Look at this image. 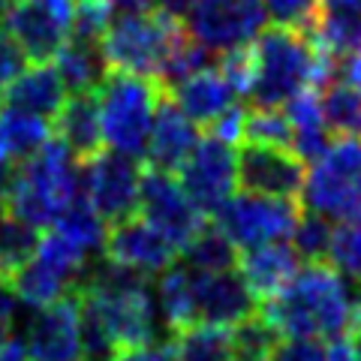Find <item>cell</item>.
I'll list each match as a JSON object with an SVG mask.
<instances>
[{"label": "cell", "mask_w": 361, "mask_h": 361, "mask_svg": "<svg viewBox=\"0 0 361 361\" xmlns=\"http://www.w3.org/2000/svg\"><path fill=\"white\" fill-rule=\"evenodd\" d=\"M172 353L175 361H232L229 349V331L217 325H184L172 331Z\"/></svg>", "instance_id": "28"}, {"label": "cell", "mask_w": 361, "mask_h": 361, "mask_svg": "<svg viewBox=\"0 0 361 361\" xmlns=\"http://www.w3.org/2000/svg\"><path fill=\"white\" fill-rule=\"evenodd\" d=\"M82 166V196L106 220V226L139 211L142 169L135 157L109 148L97 151Z\"/></svg>", "instance_id": "8"}, {"label": "cell", "mask_w": 361, "mask_h": 361, "mask_svg": "<svg viewBox=\"0 0 361 361\" xmlns=\"http://www.w3.org/2000/svg\"><path fill=\"white\" fill-rule=\"evenodd\" d=\"M298 214H301V205L295 199L262 196V193L241 190V193H232L226 199L211 217L238 250H250V247H259V244L289 238Z\"/></svg>", "instance_id": "7"}, {"label": "cell", "mask_w": 361, "mask_h": 361, "mask_svg": "<svg viewBox=\"0 0 361 361\" xmlns=\"http://www.w3.org/2000/svg\"><path fill=\"white\" fill-rule=\"evenodd\" d=\"M241 142L256 145H274V148H289L292 145V127L283 109H250L244 115Z\"/></svg>", "instance_id": "35"}, {"label": "cell", "mask_w": 361, "mask_h": 361, "mask_svg": "<svg viewBox=\"0 0 361 361\" xmlns=\"http://www.w3.org/2000/svg\"><path fill=\"white\" fill-rule=\"evenodd\" d=\"M184 33V25L166 13H118V18H109L106 33L99 39L103 58L109 70L157 78L175 49V42Z\"/></svg>", "instance_id": "5"}, {"label": "cell", "mask_w": 361, "mask_h": 361, "mask_svg": "<svg viewBox=\"0 0 361 361\" xmlns=\"http://www.w3.org/2000/svg\"><path fill=\"white\" fill-rule=\"evenodd\" d=\"M325 361H358L353 343H349V334L329 337V343H325Z\"/></svg>", "instance_id": "42"}, {"label": "cell", "mask_w": 361, "mask_h": 361, "mask_svg": "<svg viewBox=\"0 0 361 361\" xmlns=\"http://www.w3.org/2000/svg\"><path fill=\"white\" fill-rule=\"evenodd\" d=\"M331 78H343V82H349L361 94V51L343 54V58H334Z\"/></svg>", "instance_id": "41"}, {"label": "cell", "mask_w": 361, "mask_h": 361, "mask_svg": "<svg viewBox=\"0 0 361 361\" xmlns=\"http://www.w3.org/2000/svg\"><path fill=\"white\" fill-rule=\"evenodd\" d=\"M265 361H325V343L319 337H277Z\"/></svg>", "instance_id": "37"}, {"label": "cell", "mask_w": 361, "mask_h": 361, "mask_svg": "<svg viewBox=\"0 0 361 361\" xmlns=\"http://www.w3.org/2000/svg\"><path fill=\"white\" fill-rule=\"evenodd\" d=\"M70 13L73 9L54 6L49 0H16L0 16V25L27 61L42 63L54 61L70 37Z\"/></svg>", "instance_id": "12"}, {"label": "cell", "mask_w": 361, "mask_h": 361, "mask_svg": "<svg viewBox=\"0 0 361 361\" xmlns=\"http://www.w3.org/2000/svg\"><path fill=\"white\" fill-rule=\"evenodd\" d=\"M21 66H25V54L18 51V45L6 33H0V97H4L6 85L18 75Z\"/></svg>", "instance_id": "39"}, {"label": "cell", "mask_w": 361, "mask_h": 361, "mask_svg": "<svg viewBox=\"0 0 361 361\" xmlns=\"http://www.w3.org/2000/svg\"><path fill=\"white\" fill-rule=\"evenodd\" d=\"M0 361H30V355H27V349L18 337L6 334L4 341H0Z\"/></svg>", "instance_id": "43"}, {"label": "cell", "mask_w": 361, "mask_h": 361, "mask_svg": "<svg viewBox=\"0 0 361 361\" xmlns=\"http://www.w3.org/2000/svg\"><path fill=\"white\" fill-rule=\"evenodd\" d=\"M334 58L319 49L307 30L262 27L250 42V85L247 94L256 109H283L304 90H316L331 78Z\"/></svg>", "instance_id": "1"}, {"label": "cell", "mask_w": 361, "mask_h": 361, "mask_svg": "<svg viewBox=\"0 0 361 361\" xmlns=\"http://www.w3.org/2000/svg\"><path fill=\"white\" fill-rule=\"evenodd\" d=\"M331 229L334 226L329 223V217H322V214H316V211L298 214V220L289 232V244H292V250H295V256L304 259V262H322V259L329 256Z\"/></svg>", "instance_id": "34"}, {"label": "cell", "mask_w": 361, "mask_h": 361, "mask_svg": "<svg viewBox=\"0 0 361 361\" xmlns=\"http://www.w3.org/2000/svg\"><path fill=\"white\" fill-rule=\"evenodd\" d=\"M166 97L172 99L196 127H211L226 109L238 103L235 87L226 82V75L217 66H202L199 73L180 78L178 85L166 90Z\"/></svg>", "instance_id": "18"}, {"label": "cell", "mask_w": 361, "mask_h": 361, "mask_svg": "<svg viewBox=\"0 0 361 361\" xmlns=\"http://www.w3.org/2000/svg\"><path fill=\"white\" fill-rule=\"evenodd\" d=\"M301 202L307 211L329 220L361 214V142L355 135H341L310 163V172H304Z\"/></svg>", "instance_id": "6"}, {"label": "cell", "mask_w": 361, "mask_h": 361, "mask_svg": "<svg viewBox=\"0 0 361 361\" xmlns=\"http://www.w3.org/2000/svg\"><path fill=\"white\" fill-rule=\"evenodd\" d=\"M37 247H39L37 226L0 211V274L13 277L16 271L37 253Z\"/></svg>", "instance_id": "31"}, {"label": "cell", "mask_w": 361, "mask_h": 361, "mask_svg": "<svg viewBox=\"0 0 361 361\" xmlns=\"http://www.w3.org/2000/svg\"><path fill=\"white\" fill-rule=\"evenodd\" d=\"M310 33L331 58L361 51V0H319Z\"/></svg>", "instance_id": "22"}, {"label": "cell", "mask_w": 361, "mask_h": 361, "mask_svg": "<svg viewBox=\"0 0 361 361\" xmlns=\"http://www.w3.org/2000/svg\"><path fill=\"white\" fill-rule=\"evenodd\" d=\"M304 184V163L289 148L244 142L238 148V187L262 196L295 199Z\"/></svg>", "instance_id": "16"}, {"label": "cell", "mask_w": 361, "mask_h": 361, "mask_svg": "<svg viewBox=\"0 0 361 361\" xmlns=\"http://www.w3.org/2000/svg\"><path fill=\"white\" fill-rule=\"evenodd\" d=\"M18 292L13 286V277L9 274H0V329H9L18 313Z\"/></svg>", "instance_id": "40"}, {"label": "cell", "mask_w": 361, "mask_h": 361, "mask_svg": "<svg viewBox=\"0 0 361 361\" xmlns=\"http://www.w3.org/2000/svg\"><path fill=\"white\" fill-rule=\"evenodd\" d=\"M274 343H277V329L262 313H250L247 319L235 322L229 331L232 361H265Z\"/></svg>", "instance_id": "32"}, {"label": "cell", "mask_w": 361, "mask_h": 361, "mask_svg": "<svg viewBox=\"0 0 361 361\" xmlns=\"http://www.w3.org/2000/svg\"><path fill=\"white\" fill-rule=\"evenodd\" d=\"M190 301L193 322L232 329L235 322L256 313L259 301L235 268L229 271H193L190 268Z\"/></svg>", "instance_id": "13"}, {"label": "cell", "mask_w": 361, "mask_h": 361, "mask_svg": "<svg viewBox=\"0 0 361 361\" xmlns=\"http://www.w3.org/2000/svg\"><path fill=\"white\" fill-rule=\"evenodd\" d=\"M184 259L187 268L193 271H229L238 265V247L223 235L217 223L214 226H202V229L184 244Z\"/></svg>", "instance_id": "30"}, {"label": "cell", "mask_w": 361, "mask_h": 361, "mask_svg": "<svg viewBox=\"0 0 361 361\" xmlns=\"http://www.w3.org/2000/svg\"><path fill=\"white\" fill-rule=\"evenodd\" d=\"M289 127H292V145L289 151L298 157L301 163H313L316 157H322L325 148L331 145V133L322 121L319 111V99H316V90H304L295 99H289L283 106Z\"/></svg>", "instance_id": "24"}, {"label": "cell", "mask_w": 361, "mask_h": 361, "mask_svg": "<svg viewBox=\"0 0 361 361\" xmlns=\"http://www.w3.org/2000/svg\"><path fill=\"white\" fill-rule=\"evenodd\" d=\"M51 121L0 103V163L18 166L51 139Z\"/></svg>", "instance_id": "23"}, {"label": "cell", "mask_w": 361, "mask_h": 361, "mask_svg": "<svg viewBox=\"0 0 361 361\" xmlns=\"http://www.w3.org/2000/svg\"><path fill=\"white\" fill-rule=\"evenodd\" d=\"M82 163L54 139L27 157L25 163L9 169L0 211L13 214L37 229H49L58 214L82 196Z\"/></svg>", "instance_id": "3"}, {"label": "cell", "mask_w": 361, "mask_h": 361, "mask_svg": "<svg viewBox=\"0 0 361 361\" xmlns=\"http://www.w3.org/2000/svg\"><path fill=\"white\" fill-rule=\"evenodd\" d=\"M135 214H142L178 253L205 226V214L193 205V199L180 187L175 172H160V169H145L142 172L139 211Z\"/></svg>", "instance_id": "10"}, {"label": "cell", "mask_w": 361, "mask_h": 361, "mask_svg": "<svg viewBox=\"0 0 361 361\" xmlns=\"http://www.w3.org/2000/svg\"><path fill=\"white\" fill-rule=\"evenodd\" d=\"M180 187L193 199V205L211 217L235 190H238V151L235 145L217 139V135H205L196 142V148L178 169Z\"/></svg>", "instance_id": "11"}, {"label": "cell", "mask_w": 361, "mask_h": 361, "mask_svg": "<svg viewBox=\"0 0 361 361\" xmlns=\"http://www.w3.org/2000/svg\"><path fill=\"white\" fill-rule=\"evenodd\" d=\"M4 337H6V329H0V341H4Z\"/></svg>", "instance_id": "46"}, {"label": "cell", "mask_w": 361, "mask_h": 361, "mask_svg": "<svg viewBox=\"0 0 361 361\" xmlns=\"http://www.w3.org/2000/svg\"><path fill=\"white\" fill-rule=\"evenodd\" d=\"M187 33L208 51H232L250 45L265 27L262 0H196L187 13Z\"/></svg>", "instance_id": "9"}, {"label": "cell", "mask_w": 361, "mask_h": 361, "mask_svg": "<svg viewBox=\"0 0 361 361\" xmlns=\"http://www.w3.org/2000/svg\"><path fill=\"white\" fill-rule=\"evenodd\" d=\"M25 343L30 361H78L82 341H78V292L37 307L25 325Z\"/></svg>", "instance_id": "14"}, {"label": "cell", "mask_w": 361, "mask_h": 361, "mask_svg": "<svg viewBox=\"0 0 361 361\" xmlns=\"http://www.w3.org/2000/svg\"><path fill=\"white\" fill-rule=\"evenodd\" d=\"M115 361H175V353H172V343L169 341H151V343L118 349Z\"/></svg>", "instance_id": "38"}, {"label": "cell", "mask_w": 361, "mask_h": 361, "mask_svg": "<svg viewBox=\"0 0 361 361\" xmlns=\"http://www.w3.org/2000/svg\"><path fill=\"white\" fill-rule=\"evenodd\" d=\"M196 142H199V127L163 94L154 111V123H151L142 160L148 163V169L178 172L180 163L196 148Z\"/></svg>", "instance_id": "17"}, {"label": "cell", "mask_w": 361, "mask_h": 361, "mask_svg": "<svg viewBox=\"0 0 361 361\" xmlns=\"http://www.w3.org/2000/svg\"><path fill=\"white\" fill-rule=\"evenodd\" d=\"M193 4L196 0H157V9L166 13V16H172V18H178V21H184L187 13L193 9Z\"/></svg>", "instance_id": "44"}, {"label": "cell", "mask_w": 361, "mask_h": 361, "mask_svg": "<svg viewBox=\"0 0 361 361\" xmlns=\"http://www.w3.org/2000/svg\"><path fill=\"white\" fill-rule=\"evenodd\" d=\"M298 262L301 259L295 256L289 241H268L244 250V256L238 259V274L250 286L253 298L265 304L292 280V274L298 271Z\"/></svg>", "instance_id": "20"}, {"label": "cell", "mask_w": 361, "mask_h": 361, "mask_svg": "<svg viewBox=\"0 0 361 361\" xmlns=\"http://www.w3.org/2000/svg\"><path fill=\"white\" fill-rule=\"evenodd\" d=\"M54 121V139L70 151L78 163L90 160L97 151H103V130H99V111L94 90L70 94Z\"/></svg>", "instance_id": "21"}, {"label": "cell", "mask_w": 361, "mask_h": 361, "mask_svg": "<svg viewBox=\"0 0 361 361\" xmlns=\"http://www.w3.org/2000/svg\"><path fill=\"white\" fill-rule=\"evenodd\" d=\"M355 292L346 286V277L325 262L298 265L292 280L274 298L262 304V316L286 337H329L346 334L353 322Z\"/></svg>", "instance_id": "2"}, {"label": "cell", "mask_w": 361, "mask_h": 361, "mask_svg": "<svg viewBox=\"0 0 361 361\" xmlns=\"http://www.w3.org/2000/svg\"><path fill=\"white\" fill-rule=\"evenodd\" d=\"M97 111H99V130H103V145L111 151L145 157V145H148V133L154 123L157 103L163 97V87L154 78L106 70L94 87Z\"/></svg>", "instance_id": "4"}, {"label": "cell", "mask_w": 361, "mask_h": 361, "mask_svg": "<svg viewBox=\"0 0 361 361\" xmlns=\"http://www.w3.org/2000/svg\"><path fill=\"white\" fill-rule=\"evenodd\" d=\"M111 13H148L157 0H106Z\"/></svg>", "instance_id": "45"}, {"label": "cell", "mask_w": 361, "mask_h": 361, "mask_svg": "<svg viewBox=\"0 0 361 361\" xmlns=\"http://www.w3.org/2000/svg\"><path fill=\"white\" fill-rule=\"evenodd\" d=\"M66 97H70V90H66L58 66L42 61V63L21 66L18 75L6 85L0 103H9L21 111H30V115L51 121L61 111V106L66 103Z\"/></svg>", "instance_id": "19"}, {"label": "cell", "mask_w": 361, "mask_h": 361, "mask_svg": "<svg viewBox=\"0 0 361 361\" xmlns=\"http://www.w3.org/2000/svg\"><path fill=\"white\" fill-rule=\"evenodd\" d=\"M325 259L337 274L361 286V214L341 220L331 229V244Z\"/></svg>", "instance_id": "33"}, {"label": "cell", "mask_w": 361, "mask_h": 361, "mask_svg": "<svg viewBox=\"0 0 361 361\" xmlns=\"http://www.w3.org/2000/svg\"><path fill=\"white\" fill-rule=\"evenodd\" d=\"M70 4H82V0H70Z\"/></svg>", "instance_id": "47"}, {"label": "cell", "mask_w": 361, "mask_h": 361, "mask_svg": "<svg viewBox=\"0 0 361 361\" xmlns=\"http://www.w3.org/2000/svg\"><path fill=\"white\" fill-rule=\"evenodd\" d=\"M262 6H265V16L274 21V25L310 33L319 0H262Z\"/></svg>", "instance_id": "36"}, {"label": "cell", "mask_w": 361, "mask_h": 361, "mask_svg": "<svg viewBox=\"0 0 361 361\" xmlns=\"http://www.w3.org/2000/svg\"><path fill=\"white\" fill-rule=\"evenodd\" d=\"M322 121L331 135H361V94L343 82V78H329L316 87Z\"/></svg>", "instance_id": "27"}, {"label": "cell", "mask_w": 361, "mask_h": 361, "mask_svg": "<svg viewBox=\"0 0 361 361\" xmlns=\"http://www.w3.org/2000/svg\"><path fill=\"white\" fill-rule=\"evenodd\" d=\"M51 229H58L70 241H75L85 253L99 256L103 253V244H106V229L109 226L94 208L87 205L85 196H75L70 205L58 214V220L51 223Z\"/></svg>", "instance_id": "29"}, {"label": "cell", "mask_w": 361, "mask_h": 361, "mask_svg": "<svg viewBox=\"0 0 361 361\" xmlns=\"http://www.w3.org/2000/svg\"><path fill=\"white\" fill-rule=\"evenodd\" d=\"M13 286L18 292V301L30 304V307H45V304L70 295V289H75V280L33 253L13 274Z\"/></svg>", "instance_id": "26"}, {"label": "cell", "mask_w": 361, "mask_h": 361, "mask_svg": "<svg viewBox=\"0 0 361 361\" xmlns=\"http://www.w3.org/2000/svg\"><path fill=\"white\" fill-rule=\"evenodd\" d=\"M103 253L111 262L133 268L145 277H157L169 265H175L178 250L169 244L142 214H130L118 223H109Z\"/></svg>", "instance_id": "15"}, {"label": "cell", "mask_w": 361, "mask_h": 361, "mask_svg": "<svg viewBox=\"0 0 361 361\" xmlns=\"http://www.w3.org/2000/svg\"><path fill=\"white\" fill-rule=\"evenodd\" d=\"M54 66L63 78V85L70 94H85V90H94L99 85V78L106 75V58L99 42H87V39H73L66 37V42L61 45V51L54 54Z\"/></svg>", "instance_id": "25"}]
</instances>
